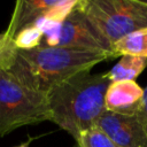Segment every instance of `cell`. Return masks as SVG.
I'll list each match as a JSON object with an SVG mask.
<instances>
[{"label":"cell","instance_id":"obj_1","mask_svg":"<svg viewBox=\"0 0 147 147\" xmlns=\"http://www.w3.org/2000/svg\"><path fill=\"white\" fill-rule=\"evenodd\" d=\"M109 84L107 74L87 70L57 85L47 94L52 122L75 139L95 127L106 111L105 95Z\"/></svg>","mask_w":147,"mask_h":147},{"label":"cell","instance_id":"obj_2","mask_svg":"<svg viewBox=\"0 0 147 147\" xmlns=\"http://www.w3.org/2000/svg\"><path fill=\"white\" fill-rule=\"evenodd\" d=\"M106 60L110 57L96 52L40 45L18 51L9 71L25 86L47 95L57 85Z\"/></svg>","mask_w":147,"mask_h":147},{"label":"cell","instance_id":"obj_3","mask_svg":"<svg viewBox=\"0 0 147 147\" xmlns=\"http://www.w3.org/2000/svg\"><path fill=\"white\" fill-rule=\"evenodd\" d=\"M52 121L47 95L25 86L0 68V137L31 124Z\"/></svg>","mask_w":147,"mask_h":147},{"label":"cell","instance_id":"obj_4","mask_svg":"<svg viewBox=\"0 0 147 147\" xmlns=\"http://www.w3.org/2000/svg\"><path fill=\"white\" fill-rule=\"evenodd\" d=\"M87 18L114 46L123 37L147 28L144 0H79Z\"/></svg>","mask_w":147,"mask_h":147},{"label":"cell","instance_id":"obj_5","mask_svg":"<svg viewBox=\"0 0 147 147\" xmlns=\"http://www.w3.org/2000/svg\"><path fill=\"white\" fill-rule=\"evenodd\" d=\"M55 46L84 49L117 57L113 45L102 36L83 11L79 0L71 13L61 22Z\"/></svg>","mask_w":147,"mask_h":147},{"label":"cell","instance_id":"obj_6","mask_svg":"<svg viewBox=\"0 0 147 147\" xmlns=\"http://www.w3.org/2000/svg\"><path fill=\"white\" fill-rule=\"evenodd\" d=\"M95 127L118 147H147V134L134 115L126 116L105 111Z\"/></svg>","mask_w":147,"mask_h":147},{"label":"cell","instance_id":"obj_7","mask_svg":"<svg viewBox=\"0 0 147 147\" xmlns=\"http://www.w3.org/2000/svg\"><path fill=\"white\" fill-rule=\"evenodd\" d=\"M142 96L144 88H141L136 80L111 82L105 95L106 111L133 116L141 105Z\"/></svg>","mask_w":147,"mask_h":147},{"label":"cell","instance_id":"obj_8","mask_svg":"<svg viewBox=\"0 0 147 147\" xmlns=\"http://www.w3.org/2000/svg\"><path fill=\"white\" fill-rule=\"evenodd\" d=\"M59 0H18L5 33L14 39V37L24 28L34 24L44 17H48Z\"/></svg>","mask_w":147,"mask_h":147},{"label":"cell","instance_id":"obj_9","mask_svg":"<svg viewBox=\"0 0 147 147\" xmlns=\"http://www.w3.org/2000/svg\"><path fill=\"white\" fill-rule=\"evenodd\" d=\"M147 67V57L123 55L121 60L108 71L107 77L111 82L136 80Z\"/></svg>","mask_w":147,"mask_h":147},{"label":"cell","instance_id":"obj_10","mask_svg":"<svg viewBox=\"0 0 147 147\" xmlns=\"http://www.w3.org/2000/svg\"><path fill=\"white\" fill-rule=\"evenodd\" d=\"M113 48L116 56L132 55L147 57V28L123 37L114 44Z\"/></svg>","mask_w":147,"mask_h":147},{"label":"cell","instance_id":"obj_11","mask_svg":"<svg viewBox=\"0 0 147 147\" xmlns=\"http://www.w3.org/2000/svg\"><path fill=\"white\" fill-rule=\"evenodd\" d=\"M42 38V31L38 28V25L32 24L21 30L14 37V42L18 51H29L40 46Z\"/></svg>","mask_w":147,"mask_h":147},{"label":"cell","instance_id":"obj_12","mask_svg":"<svg viewBox=\"0 0 147 147\" xmlns=\"http://www.w3.org/2000/svg\"><path fill=\"white\" fill-rule=\"evenodd\" d=\"M75 141V147H118L98 127L82 133Z\"/></svg>","mask_w":147,"mask_h":147},{"label":"cell","instance_id":"obj_13","mask_svg":"<svg viewBox=\"0 0 147 147\" xmlns=\"http://www.w3.org/2000/svg\"><path fill=\"white\" fill-rule=\"evenodd\" d=\"M17 52L14 39L9 38L5 32L0 33V68L9 70L15 62Z\"/></svg>","mask_w":147,"mask_h":147},{"label":"cell","instance_id":"obj_14","mask_svg":"<svg viewBox=\"0 0 147 147\" xmlns=\"http://www.w3.org/2000/svg\"><path fill=\"white\" fill-rule=\"evenodd\" d=\"M134 116L138 119L141 127L144 129L145 133L147 134V86L144 88V96L141 100V105Z\"/></svg>","mask_w":147,"mask_h":147},{"label":"cell","instance_id":"obj_15","mask_svg":"<svg viewBox=\"0 0 147 147\" xmlns=\"http://www.w3.org/2000/svg\"><path fill=\"white\" fill-rule=\"evenodd\" d=\"M30 142H31V139H30L29 141H25V142L18 145V146H15V147H29V146H30Z\"/></svg>","mask_w":147,"mask_h":147}]
</instances>
